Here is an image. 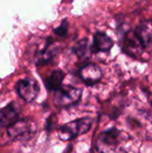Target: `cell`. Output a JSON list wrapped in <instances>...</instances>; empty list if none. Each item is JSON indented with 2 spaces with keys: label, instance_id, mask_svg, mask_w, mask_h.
Here are the masks:
<instances>
[{
  "label": "cell",
  "instance_id": "1",
  "mask_svg": "<svg viewBox=\"0 0 152 153\" xmlns=\"http://www.w3.org/2000/svg\"><path fill=\"white\" fill-rule=\"evenodd\" d=\"M6 129L9 137L13 141L21 143L30 141L38 133L37 124L30 118L19 119Z\"/></svg>",
  "mask_w": 152,
  "mask_h": 153
},
{
  "label": "cell",
  "instance_id": "2",
  "mask_svg": "<svg viewBox=\"0 0 152 153\" xmlns=\"http://www.w3.org/2000/svg\"><path fill=\"white\" fill-rule=\"evenodd\" d=\"M92 118L89 117L75 119L63 125L58 129V138L63 142H69L88 133L92 126Z\"/></svg>",
  "mask_w": 152,
  "mask_h": 153
},
{
  "label": "cell",
  "instance_id": "3",
  "mask_svg": "<svg viewBox=\"0 0 152 153\" xmlns=\"http://www.w3.org/2000/svg\"><path fill=\"white\" fill-rule=\"evenodd\" d=\"M55 92L54 103L58 108H68L78 104L82 96V89L72 85L61 86Z\"/></svg>",
  "mask_w": 152,
  "mask_h": 153
},
{
  "label": "cell",
  "instance_id": "4",
  "mask_svg": "<svg viewBox=\"0 0 152 153\" xmlns=\"http://www.w3.org/2000/svg\"><path fill=\"white\" fill-rule=\"evenodd\" d=\"M120 42L122 51L125 54L134 59L141 60L143 53L145 52V49L137 39L133 29H129L124 31L123 35L121 36Z\"/></svg>",
  "mask_w": 152,
  "mask_h": 153
},
{
  "label": "cell",
  "instance_id": "5",
  "mask_svg": "<svg viewBox=\"0 0 152 153\" xmlns=\"http://www.w3.org/2000/svg\"><path fill=\"white\" fill-rule=\"evenodd\" d=\"M122 133L116 127L102 132L96 142L97 149L99 152L105 153L115 149L122 139Z\"/></svg>",
  "mask_w": 152,
  "mask_h": 153
},
{
  "label": "cell",
  "instance_id": "6",
  "mask_svg": "<svg viewBox=\"0 0 152 153\" xmlns=\"http://www.w3.org/2000/svg\"><path fill=\"white\" fill-rule=\"evenodd\" d=\"M17 94L25 102H32L38 97L40 88L38 82L31 78H24L19 80L15 84Z\"/></svg>",
  "mask_w": 152,
  "mask_h": 153
},
{
  "label": "cell",
  "instance_id": "7",
  "mask_svg": "<svg viewBox=\"0 0 152 153\" xmlns=\"http://www.w3.org/2000/svg\"><path fill=\"white\" fill-rule=\"evenodd\" d=\"M61 48L52 38L48 37L46 39L45 45L42 49L36 53V65H42L49 63L60 51Z\"/></svg>",
  "mask_w": 152,
  "mask_h": 153
},
{
  "label": "cell",
  "instance_id": "8",
  "mask_svg": "<svg viewBox=\"0 0 152 153\" xmlns=\"http://www.w3.org/2000/svg\"><path fill=\"white\" fill-rule=\"evenodd\" d=\"M81 80L87 86H93L99 82L103 77L102 69L96 64H87L79 71Z\"/></svg>",
  "mask_w": 152,
  "mask_h": 153
},
{
  "label": "cell",
  "instance_id": "9",
  "mask_svg": "<svg viewBox=\"0 0 152 153\" xmlns=\"http://www.w3.org/2000/svg\"><path fill=\"white\" fill-rule=\"evenodd\" d=\"M21 108L13 101L8 103L0 109V128H8L19 120Z\"/></svg>",
  "mask_w": 152,
  "mask_h": 153
},
{
  "label": "cell",
  "instance_id": "10",
  "mask_svg": "<svg viewBox=\"0 0 152 153\" xmlns=\"http://www.w3.org/2000/svg\"><path fill=\"white\" fill-rule=\"evenodd\" d=\"M133 30L145 50L152 46V20L140 22Z\"/></svg>",
  "mask_w": 152,
  "mask_h": 153
},
{
  "label": "cell",
  "instance_id": "11",
  "mask_svg": "<svg viewBox=\"0 0 152 153\" xmlns=\"http://www.w3.org/2000/svg\"><path fill=\"white\" fill-rule=\"evenodd\" d=\"M114 40L105 32L98 31L93 35V42L90 45L91 53L109 52L114 47Z\"/></svg>",
  "mask_w": 152,
  "mask_h": 153
},
{
  "label": "cell",
  "instance_id": "12",
  "mask_svg": "<svg viewBox=\"0 0 152 153\" xmlns=\"http://www.w3.org/2000/svg\"><path fill=\"white\" fill-rule=\"evenodd\" d=\"M65 77V74L61 69L53 70L47 77L43 80L45 87L48 91H56L63 84L64 79Z\"/></svg>",
  "mask_w": 152,
  "mask_h": 153
},
{
  "label": "cell",
  "instance_id": "13",
  "mask_svg": "<svg viewBox=\"0 0 152 153\" xmlns=\"http://www.w3.org/2000/svg\"><path fill=\"white\" fill-rule=\"evenodd\" d=\"M72 50L81 59H88L92 54L90 50V45L89 44V39L86 38L79 40L73 47Z\"/></svg>",
  "mask_w": 152,
  "mask_h": 153
},
{
  "label": "cell",
  "instance_id": "14",
  "mask_svg": "<svg viewBox=\"0 0 152 153\" xmlns=\"http://www.w3.org/2000/svg\"><path fill=\"white\" fill-rule=\"evenodd\" d=\"M68 31H69V22L66 18L63 19L61 23L57 27H55L53 29V32L60 37H65L68 34Z\"/></svg>",
  "mask_w": 152,
  "mask_h": 153
}]
</instances>
